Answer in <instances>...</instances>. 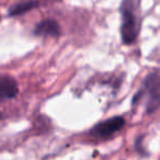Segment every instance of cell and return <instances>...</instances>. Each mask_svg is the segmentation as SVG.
<instances>
[{
	"mask_svg": "<svg viewBox=\"0 0 160 160\" xmlns=\"http://www.w3.org/2000/svg\"><path fill=\"white\" fill-rule=\"evenodd\" d=\"M139 2L125 0L121 5V38L124 44L131 45L137 40L140 30Z\"/></svg>",
	"mask_w": 160,
	"mask_h": 160,
	"instance_id": "cell-1",
	"label": "cell"
},
{
	"mask_svg": "<svg viewBox=\"0 0 160 160\" xmlns=\"http://www.w3.org/2000/svg\"><path fill=\"white\" fill-rule=\"evenodd\" d=\"M145 99L146 113L151 114L160 108V73L150 72L142 81V87L133 98V105Z\"/></svg>",
	"mask_w": 160,
	"mask_h": 160,
	"instance_id": "cell-2",
	"label": "cell"
},
{
	"mask_svg": "<svg viewBox=\"0 0 160 160\" xmlns=\"http://www.w3.org/2000/svg\"><path fill=\"white\" fill-rule=\"evenodd\" d=\"M125 118L123 116H113L108 120L101 121L97 123L89 131V134L94 138H100V139H105V138L111 137L115 133L124 127Z\"/></svg>",
	"mask_w": 160,
	"mask_h": 160,
	"instance_id": "cell-3",
	"label": "cell"
},
{
	"mask_svg": "<svg viewBox=\"0 0 160 160\" xmlns=\"http://www.w3.org/2000/svg\"><path fill=\"white\" fill-rule=\"evenodd\" d=\"M62 34L60 25L55 19H45L38 23L34 29V35L44 38H58Z\"/></svg>",
	"mask_w": 160,
	"mask_h": 160,
	"instance_id": "cell-4",
	"label": "cell"
},
{
	"mask_svg": "<svg viewBox=\"0 0 160 160\" xmlns=\"http://www.w3.org/2000/svg\"><path fill=\"white\" fill-rule=\"evenodd\" d=\"M19 88L17 81L10 76H0V99H13L18 94Z\"/></svg>",
	"mask_w": 160,
	"mask_h": 160,
	"instance_id": "cell-5",
	"label": "cell"
},
{
	"mask_svg": "<svg viewBox=\"0 0 160 160\" xmlns=\"http://www.w3.org/2000/svg\"><path fill=\"white\" fill-rule=\"evenodd\" d=\"M38 6V2H35V1L19 2L10 8L9 14L10 16H20V14H23V13H25V12L31 11V10H33L34 8H36Z\"/></svg>",
	"mask_w": 160,
	"mask_h": 160,
	"instance_id": "cell-6",
	"label": "cell"
},
{
	"mask_svg": "<svg viewBox=\"0 0 160 160\" xmlns=\"http://www.w3.org/2000/svg\"><path fill=\"white\" fill-rule=\"evenodd\" d=\"M0 118H2V115H1V113H0Z\"/></svg>",
	"mask_w": 160,
	"mask_h": 160,
	"instance_id": "cell-7",
	"label": "cell"
}]
</instances>
